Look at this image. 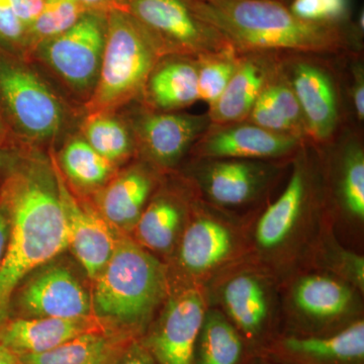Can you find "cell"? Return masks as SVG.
Here are the masks:
<instances>
[{
  "instance_id": "cell-31",
  "label": "cell",
  "mask_w": 364,
  "mask_h": 364,
  "mask_svg": "<svg viewBox=\"0 0 364 364\" xmlns=\"http://www.w3.org/2000/svg\"><path fill=\"white\" fill-rule=\"evenodd\" d=\"M85 134L86 142L112 164L131 154L132 140L128 129L114 117L105 114L90 117Z\"/></svg>"
},
{
  "instance_id": "cell-33",
  "label": "cell",
  "mask_w": 364,
  "mask_h": 364,
  "mask_svg": "<svg viewBox=\"0 0 364 364\" xmlns=\"http://www.w3.org/2000/svg\"><path fill=\"white\" fill-rule=\"evenodd\" d=\"M289 11L314 23H345L352 18L351 0H289Z\"/></svg>"
},
{
  "instance_id": "cell-35",
  "label": "cell",
  "mask_w": 364,
  "mask_h": 364,
  "mask_svg": "<svg viewBox=\"0 0 364 364\" xmlns=\"http://www.w3.org/2000/svg\"><path fill=\"white\" fill-rule=\"evenodd\" d=\"M350 83L348 85V97L350 100L352 114L358 124L364 122V65L360 54H351Z\"/></svg>"
},
{
  "instance_id": "cell-30",
  "label": "cell",
  "mask_w": 364,
  "mask_h": 364,
  "mask_svg": "<svg viewBox=\"0 0 364 364\" xmlns=\"http://www.w3.org/2000/svg\"><path fill=\"white\" fill-rule=\"evenodd\" d=\"M198 62V100L208 107L217 102L233 77L240 61V54L235 49L200 55Z\"/></svg>"
},
{
  "instance_id": "cell-36",
  "label": "cell",
  "mask_w": 364,
  "mask_h": 364,
  "mask_svg": "<svg viewBox=\"0 0 364 364\" xmlns=\"http://www.w3.org/2000/svg\"><path fill=\"white\" fill-rule=\"evenodd\" d=\"M9 2L21 23L28 28L42 11L45 0H9Z\"/></svg>"
},
{
  "instance_id": "cell-42",
  "label": "cell",
  "mask_w": 364,
  "mask_h": 364,
  "mask_svg": "<svg viewBox=\"0 0 364 364\" xmlns=\"http://www.w3.org/2000/svg\"><path fill=\"white\" fill-rule=\"evenodd\" d=\"M2 132H4V124H2L1 116H0V136H1Z\"/></svg>"
},
{
  "instance_id": "cell-13",
  "label": "cell",
  "mask_w": 364,
  "mask_h": 364,
  "mask_svg": "<svg viewBox=\"0 0 364 364\" xmlns=\"http://www.w3.org/2000/svg\"><path fill=\"white\" fill-rule=\"evenodd\" d=\"M205 312V301L198 289L181 291L170 299L161 317L141 344L157 364H193Z\"/></svg>"
},
{
  "instance_id": "cell-20",
  "label": "cell",
  "mask_w": 364,
  "mask_h": 364,
  "mask_svg": "<svg viewBox=\"0 0 364 364\" xmlns=\"http://www.w3.org/2000/svg\"><path fill=\"white\" fill-rule=\"evenodd\" d=\"M293 299L298 312L310 324L301 335L329 334L330 328L349 313L353 301L351 287L326 275H310L299 280Z\"/></svg>"
},
{
  "instance_id": "cell-27",
  "label": "cell",
  "mask_w": 364,
  "mask_h": 364,
  "mask_svg": "<svg viewBox=\"0 0 364 364\" xmlns=\"http://www.w3.org/2000/svg\"><path fill=\"white\" fill-rule=\"evenodd\" d=\"M183 215L184 208L173 196L154 198L134 228L136 243L155 252H169L181 233Z\"/></svg>"
},
{
  "instance_id": "cell-34",
  "label": "cell",
  "mask_w": 364,
  "mask_h": 364,
  "mask_svg": "<svg viewBox=\"0 0 364 364\" xmlns=\"http://www.w3.org/2000/svg\"><path fill=\"white\" fill-rule=\"evenodd\" d=\"M28 28L21 23L9 0H0V44L16 50L25 44Z\"/></svg>"
},
{
  "instance_id": "cell-37",
  "label": "cell",
  "mask_w": 364,
  "mask_h": 364,
  "mask_svg": "<svg viewBox=\"0 0 364 364\" xmlns=\"http://www.w3.org/2000/svg\"><path fill=\"white\" fill-rule=\"evenodd\" d=\"M116 364H157L147 349L138 342L124 347L123 351L117 354Z\"/></svg>"
},
{
  "instance_id": "cell-19",
  "label": "cell",
  "mask_w": 364,
  "mask_h": 364,
  "mask_svg": "<svg viewBox=\"0 0 364 364\" xmlns=\"http://www.w3.org/2000/svg\"><path fill=\"white\" fill-rule=\"evenodd\" d=\"M280 55L251 53L240 55L238 68L215 104L208 107L212 124L246 121Z\"/></svg>"
},
{
  "instance_id": "cell-41",
  "label": "cell",
  "mask_w": 364,
  "mask_h": 364,
  "mask_svg": "<svg viewBox=\"0 0 364 364\" xmlns=\"http://www.w3.org/2000/svg\"><path fill=\"white\" fill-rule=\"evenodd\" d=\"M253 364H280L277 363H273V361L267 360V359L260 358V356H258L257 358H256V360L254 361Z\"/></svg>"
},
{
  "instance_id": "cell-28",
  "label": "cell",
  "mask_w": 364,
  "mask_h": 364,
  "mask_svg": "<svg viewBox=\"0 0 364 364\" xmlns=\"http://www.w3.org/2000/svg\"><path fill=\"white\" fill-rule=\"evenodd\" d=\"M117 340L107 333L81 335L37 354L18 355L23 364H109L119 352Z\"/></svg>"
},
{
  "instance_id": "cell-40",
  "label": "cell",
  "mask_w": 364,
  "mask_h": 364,
  "mask_svg": "<svg viewBox=\"0 0 364 364\" xmlns=\"http://www.w3.org/2000/svg\"><path fill=\"white\" fill-rule=\"evenodd\" d=\"M76 1L80 2L85 6H97L107 4L112 0H76Z\"/></svg>"
},
{
  "instance_id": "cell-9",
  "label": "cell",
  "mask_w": 364,
  "mask_h": 364,
  "mask_svg": "<svg viewBox=\"0 0 364 364\" xmlns=\"http://www.w3.org/2000/svg\"><path fill=\"white\" fill-rule=\"evenodd\" d=\"M0 100L16 126L38 140L56 136L64 112L58 98L36 74L0 58Z\"/></svg>"
},
{
  "instance_id": "cell-25",
  "label": "cell",
  "mask_w": 364,
  "mask_h": 364,
  "mask_svg": "<svg viewBox=\"0 0 364 364\" xmlns=\"http://www.w3.org/2000/svg\"><path fill=\"white\" fill-rule=\"evenodd\" d=\"M154 188L147 170L136 167L114 179L100 196V215L117 232L135 228Z\"/></svg>"
},
{
  "instance_id": "cell-43",
  "label": "cell",
  "mask_w": 364,
  "mask_h": 364,
  "mask_svg": "<svg viewBox=\"0 0 364 364\" xmlns=\"http://www.w3.org/2000/svg\"><path fill=\"white\" fill-rule=\"evenodd\" d=\"M282 1H284L286 2V4H287V2H289V0H282Z\"/></svg>"
},
{
  "instance_id": "cell-26",
  "label": "cell",
  "mask_w": 364,
  "mask_h": 364,
  "mask_svg": "<svg viewBox=\"0 0 364 364\" xmlns=\"http://www.w3.org/2000/svg\"><path fill=\"white\" fill-rule=\"evenodd\" d=\"M257 353L220 311L205 312L193 364H253Z\"/></svg>"
},
{
  "instance_id": "cell-23",
  "label": "cell",
  "mask_w": 364,
  "mask_h": 364,
  "mask_svg": "<svg viewBox=\"0 0 364 364\" xmlns=\"http://www.w3.org/2000/svg\"><path fill=\"white\" fill-rule=\"evenodd\" d=\"M234 248V236L226 225L208 215H200L182 234L179 263L191 274H205L226 262Z\"/></svg>"
},
{
  "instance_id": "cell-5",
  "label": "cell",
  "mask_w": 364,
  "mask_h": 364,
  "mask_svg": "<svg viewBox=\"0 0 364 364\" xmlns=\"http://www.w3.org/2000/svg\"><path fill=\"white\" fill-rule=\"evenodd\" d=\"M301 112L309 140L327 145L344 126L341 79L329 57L313 54L280 55Z\"/></svg>"
},
{
  "instance_id": "cell-2",
  "label": "cell",
  "mask_w": 364,
  "mask_h": 364,
  "mask_svg": "<svg viewBox=\"0 0 364 364\" xmlns=\"http://www.w3.org/2000/svg\"><path fill=\"white\" fill-rule=\"evenodd\" d=\"M0 205L11 223L0 264V326L9 318L14 291L26 275L68 248L54 166L26 160L11 167L0 186Z\"/></svg>"
},
{
  "instance_id": "cell-15",
  "label": "cell",
  "mask_w": 364,
  "mask_h": 364,
  "mask_svg": "<svg viewBox=\"0 0 364 364\" xmlns=\"http://www.w3.org/2000/svg\"><path fill=\"white\" fill-rule=\"evenodd\" d=\"M54 170L65 218L68 248L87 277L93 280L112 256L117 243V230L105 221L100 212L86 207L72 195L58 165H54Z\"/></svg>"
},
{
  "instance_id": "cell-38",
  "label": "cell",
  "mask_w": 364,
  "mask_h": 364,
  "mask_svg": "<svg viewBox=\"0 0 364 364\" xmlns=\"http://www.w3.org/2000/svg\"><path fill=\"white\" fill-rule=\"evenodd\" d=\"M9 230H11V223H9V214L6 208L0 205V264L4 260L7 245H9Z\"/></svg>"
},
{
  "instance_id": "cell-14",
  "label": "cell",
  "mask_w": 364,
  "mask_h": 364,
  "mask_svg": "<svg viewBox=\"0 0 364 364\" xmlns=\"http://www.w3.org/2000/svg\"><path fill=\"white\" fill-rule=\"evenodd\" d=\"M306 141L261 128L244 121L210 124L191 148L198 159L279 160L294 156Z\"/></svg>"
},
{
  "instance_id": "cell-22",
  "label": "cell",
  "mask_w": 364,
  "mask_h": 364,
  "mask_svg": "<svg viewBox=\"0 0 364 364\" xmlns=\"http://www.w3.org/2000/svg\"><path fill=\"white\" fill-rule=\"evenodd\" d=\"M246 121L310 142L303 112L282 69L280 56Z\"/></svg>"
},
{
  "instance_id": "cell-7",
  "label": "cell",
  "mask_w": 364,
  "mask_h": 364,
  "mask_svg": "<svg viewBox=\"0 0 364 364\" xmlns=\"http://www.w3.org/2000/svg\"><path fill=\"white\" fill-rule=\"evenodd\" d=\"M318 154V146L311 142L304 143L294 154L286 188L256 224L255 240L261 250L272 252L284 247L320 196L323 184Z\"/></svg>"
},
{
  "instance_id": "cell-32",
  "label": "cell",
  "mask_w": 364,
  "mask_h": 364,
  "mask_svg": "<svg viewBox=\"0 0 364 364\" xmlns=\"http://www.w3.org/2000/svg\"><path fill=\"white\" fill-rule=\"evenodd\" d=\"M85 7L76 0H45L42 11L28 26V37L43 43L58 37L85 16Z\"/></svg>"
},
{
  "instance_id": "cell-18",
  "label": "cell",
  "mask_w": 364,
  "mask_h": 364,
  "mask_svg": "<svg viewBox=\"0 0 364 364\" xmlns=\"http://www.w3.org/2000/svg\"><path fill=\"white\" fill-rule=\"evenodd\" d=\"M223 303L227 318L257 355L277 336L267 287L255 275L244 273L230 279L223 289Z\"/></svg>"
},
{
  "instance_id": "cell-21",
  "label": "cell",
  "mask_w": 364,
  "mask_h": 364,
  "mask_svg": "<svg viewBox=\"0 0 364 364\" xmlns=\"http://www.w3.org/2000/svg\"><path fill=\"white\" fill-rule=\"evenodd\" d=\"M331 148L333 189L344 214L364 219V148L360 128L344 126L327 145Z\"/></svg>"
},
{
  "instance_id": "cell-4",
  "label": "cell",
  "mask_w": 364,
  "mask_h": 364,
  "mask_svg": "<svg viewBox=\"0 0 364 364\" xmlns=\"http://www.w3.org/2000/svg\"><path fill=\"white\" fill-rule=\"evenodd\" d=\"M166 56L161 45L128 11L112 9L93 107L109 109L138 97L150 74Z\"/></svg>"
},
{
  "instance_id": "cell-11",
  "label": "cell",
  "mask_w": 364,
  "mask_h": 364,
  "mask_svg": "<svg viewBox=\"0 0 364 364\" xmlns=\"http://www.w3.org/2000/svg\"><path fill=\"white\" fill-rule=\"evenodd\" d=\"M279 170L273 160L203 158L196 167V181L214 205L242 207L259 198Z\"/></svg>"
},
{
  "instance_id": "cell-17",
  "label": "cell",
  "mask_w": 364,
  "mask_h": 364,
  "mask_svg": "<svg viewBox=\"0 0 364 364\" xmlns=\"http://www.w3.org/2000/svg\"><path fill=\"white\" fill-rule=\"evenodd\" d=\"M210 124L208 112L200 116L157 112L146 114L140 119L138 135L146 154L153 162L171 167L191 150Z\"/></svg>"
},
{
  "instance_id": "cell-16",
  "label": "cell",
  "mask_w": 364,
  "mask_h": 364,
  "mask_svg": "<svg viewBox=\"0 0 364 364\" xmlns=\"http://www.w3.org/2000/svg\"><path fill=\"white\" fill-rule=\"evenodd\" d=\"M97 316L79 318L11 317L0 326V344L18 355L49 351L69 340L90 333L107 332Z\"/></svg>"
},
{
  "instance_id": "cell-3",
  "label": "cell",
  "mask_w": 364,
  "mask_h": 364,
  "mask_svg": "<svg viewBox=\"0 0 364 364\" xmlns=\"http://www.w3.org/2000/svg\"><path fill=\"white\" fill-rule=\"evenodd\" d=\"M166 291L164 265L140 244L117 235L111 257L93 279V314L129 331H141Z\"/></svg>"
},
{
  "instance_id": "cell-12",
  "label": "cell",
  "mask_w": 364,
  "mask_h": 364,
  "mask_svg": "<svg viewBox=\"0 0 364 364\" xmlns=\"http://www.w3.org/2000/svg\"><path fill=\"white\" fill-rule=\"evenodd\" d=\"M258 356L280 364H364V322L329 334H279Z\"/></svg>"
},
{
  "instance_id": "cell-8",
  "label": "cell",
  "mask_w": 364,
  "mask_h": 364,
  "mask_svg": "<svg viewBox=\"0 0 364 364\" xmlns=\"http://www.w3.org/2000/svg\"><path fill=\"white\" fill-rule=\"evenodd\" d=\"M79 318L95 315L88 294L68 267L46 263L18 284L11 298L9 318Z\"/></svg>"
},
{
  "instance_id": "cell-10",
  "label": "cell",
  "mask_w": 364,
  "mask_h": 364,
  "mask_svg": "<svg viewBox=\"0 0 364 364\" xmlns=\"http://www.w3.org/2000/svg\"><path fill=\"white\" fill-rule=\"evenodd\" d=\"M107 20L86 13L70 30L43 46V56L51 68L77 90L97 86L104 55Z\"/></svg>"
},
{
  "instance_id": "cell-6",
  "label": "cell",
  "mask_w": 364,
  "mask_h": 364,
  "mask_svg": "<svg viewBox=\"0 0 364 364\" xmlns=\"http://www.w3.org/2000/svg\"><path fill=\"white\" fill-rule=\"evenodd\" d=\"M129 13L161 45L166 56L198 57L234 49L200 18L188 0H130Z\"/></svg>"
},
{
  "instance_id": "cell-39",
  "label": "cell",
  "mask_w": 364,
  "mask_h": 364,
  "mask_svg": "<svg viewBox=\"0 0 364 364\" xmlns=\"http://www.w3.org/2000/svg\"><path fill=\"white\" fill-rule=\"evenodd\" d=\"M0 364H23L18 354L0 344Z\"/></svg>"
},
{
  "instance_id": "cell-24",
  "label": "cell",
  "mask_w": 364,
  "mask_h": 364,
  "mask_svg": "<svg viewBox=\"0 0 364 364\" xmlns=\"http://www.w3.org/2000/svg\"><path fill=\"white\" fill-rule=\"evenodd\" d=\"M160 62L150 74L145 90L153 107L163 112L191 107L198 100L196 57L176 56Z\"/></svg>"
},
{
  "instance_id": "cell-29",
  "label": "cell",
  "mask_w": 364,
  "mask_h": 364,
  "mask_svg": "<svg viewBox=\"0 0 364 364\" xmlns=\"http://www.w3.org/2000/svg\"><path fill=\"white\" fill-rule=\"evenodd\" d=\"M61 166L74 183L81 188H95L107 181L114 164L82 139H74L61 153Z\"/></svg>"
},
{
  "instance_id": "cell-1",
  "label": "cell",
  "mask_w": 364,
  "mask_h": 364,
  "mask_svg": "<svg viewBox=\"0 0 364 364\" xmlns=\"http://www.w3.org/2000/svg\"><path fill=\"white\" fill-rule=\"evenodd\" d=\"M238 54H313L345 57L363 50L364 14L345 23L294 16L282 0H188Z\"/></svg>"
}]
</instances>
